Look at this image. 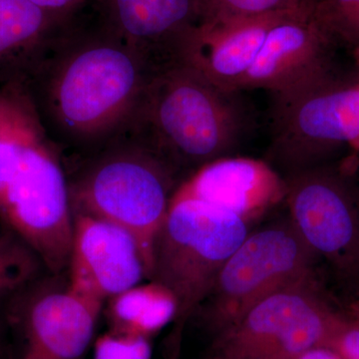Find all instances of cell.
<instances>
[{"label": "cell", "instance_id": "obj_28", "mask_svg": "<svg viewBox=\"0 0 359 359\" xmlns=\"http://www.w3.org/2000/svg\"><path fill=\"white\" fill-rule=\"evenodd\" d=\"M358 61H359V43L358 44Z\"/></svg>", "mask_w": 359, "mask_h": 359}, {"label": "cell", "instance_id": "obj_17", "mask_svg": "<svg viewBox=\"0 0 359 359\" xmlns=\"http://www.w3.org/2000/svg\"><path fill=\"white\" fill-rule=\"evenodd\" d=\"M106 304L110 332L149 339L174 323L178 313L173 292L155 280L130 287Z\"/></svg>", "mask_w": 359, "mask_h": 359}, {"label": "cell", "instance_id": "obj_7", "mask_svg": "<svg viewBox=\"0 0 359 359\" xmlns=\"http://www.w3.org/2000/svg\"><path fill=\"white\" fill-rule=\"evenodd\" d=\"M320 261L289 218L250 231L226 259L194 316H201L214 337L264 297L294 283L318 278Z\"/></svg>", "mask_w": 359, "mask_h": 359}, {"label": "cell", "instance_id": "obj_18", "mask_svg": "<svg viewBox=\"0 0 359 359\" xmlns=\"http://www.w3.org/2000/svg\"><path fill=\"white\" fill-rule=\"evenodd\" d=\"M314 1L318 0H199L200 23L223 22L301 8Z\"/></svg>", "mask_w": 359, "mask_h": 359}, {"label": "cell", "instance_id": "obj_14", "mask_svg": "<svg viewBox=\"0 0 359 359\" xmlns=\"http://www.w3.org/2000/svg\"><path fill=\"white\" fill-rule=\"evenodd\" d=\"M176 193L231 212L250 226L285 203L287 183L266 160L229 156L194 172Z\"/></svg>", "mask_w": 359, "mask_h": 359}, {"label": "cell", "instance_id": "obj_15", "mask_svg": "<svg viewBox=\"0 0 359 359\" xmlns=\"http://www.w3.org/2000/svg\"><path fill=\"white\" fill-rule=\"evenodd\" d=\"M105 23L156 67L173 62L182 40L199 25V0H101Z\"/></svg>", "mask_w": 359, "mask_h": 359}, {"label": "cell", "instance_id": "obj_19", "mask_svg": "<svg viewBox=\"0 0 359 359\" xmlns=\"http://www.w3.org/2000/svg\"><path fill=\"white\" fill-rule=\"evenodd\" d=\"M37 257L9 231H0V292H13L29 282Z\"/></svg>", "mask_w": 359, "mask_h": 359}, {"label": "cell", "instance_id": "obj_29", "mask_svg": "<svg viewBox=\"0 0 359 359\" xmlns=\"http://www.w3.org/2000/svg\"><path fill=\"white\" fill-rule=\"evenodd\" d=\"M356 302H358V301H356Z\"/></svg>", "mask_w": 359, "mask_h": 359}, {"label": "cell", "instance_id": "obj_21", "mask_svg": "<svg viewBox=\"0 0 359 359\" xmlns=\"http://www.w3.org/2000/svg\"><path fill=\"white\" fill-rule=\"evenodd\" d=\"M359 0H318L316 13L335 39L351 42V32Z\"/></svg>", "mask_w": 359, "mask_h": 359}, {"label": "cell", "instance_id": "obj_24", "mask_svg": "<svg viewBox=\"0 0 359 359\" xmlns=\"http://www.w3.org/2000/svg\"><path fill=\"white\" fill-rule=\"evenodd\" d=\"M297 359H344L337 351L328 346H318L309 349Z\"/></svg>", "mask_w": 359, "mask_h": 359}, {"label": "cell", "instance_id": "obj_12", "mask_svg": "<svg viewBox=\"0 0 359 359\" xmlns=\"http://www.w3.org/2000/svg\"><path fill=\"white\" fill-rule=\"evenodd\" d=\"M102 309L68 283L26 292L15 311L25 339L20 359H83Z\"/></svg>", "mask_w": 359, "mask_h": 359}, {"label": "cell", "instance_id": "obj_5", "mask_svg": "<svg viewBox=\"0 0 359 359\" xmlns=\"http://www.w3.org/2000/svg\"><path fill=\"white\" fill-rule=\"evenodd\" d=\"M250 226L231 212L175 192L156 238L150 278L176 297L174 341L209 294L226 259L249 235Z\"/></svg>", "mask_w": 359, "mask_h": 359}, {"label": "cell", "instance_id": "obj_27", "mask_svg": "<svg viewBox=\"0 0 359 359\" xmlns=\"http://www.w3.org/2000/svg\"><path fill=\"white\" fill-rule=\"evenodd\" d=\"M351 148H353L354 150L358 151L359 152V137L353 142V145H351Z\"/></svg>", "mask_w": 359, "mask_h": 359}, {"label": "cell", "instance_id": "obj_13", "mask_svg": "<svg viewBox=\"0 0 359 359\" xmlns=\"http://www.w3.org/2000/svg\"><path fill=\"white\" fill-rule=\"evenodd\" d=\"M297 9L299 8L223 22L200 23L182 40L175 61L195 68L222 88L241 92L266 35L276 23Z\"/></svg>", "mask_w": 359, "mask_h": 359}, {"label": "cell", "instance_id": "obj_25", "mask_svg": "<svg viewBox=\"0 0 359 359\" xmlns=\"http://www.w3.org/2000/svg\"><path fill=\"white\" fill-rule=\"evenodd\" d=\"M346 313L359 327V302H353L346 309Z\"/></svg>", "mask_w": 359, "mask_h": 359}, {"label": "cell", "instance_id": "obj_22", "mask_svg": "<svg viewBox=\"0 0 359 359\" xmlns=\"http://www.w3.org/2000/svg\"><path fill=\"white\" fill-rule=\"evenodd\" d=\"M327 346L344 359H359V327L346 311L340 313Z\"/></svg>", "mask_w": 359, "mask_h": 359}, {"label": "cell", "instance_id": "obj_1", "mask_svg": "<svg viewBox=\"0 0 359 359\" xmlns=\"http://www.w3.org/2000/svg\"><path fill=\"white\" fill-rule=\"evenodd\" d=\"M156 70L104 23L96 32H52L20 82L47 133L94 143L122 128Z\"/></svg>", "mask_w": 359, "mask_h": 359}, {"label": "cell", "instance_id": "obj_2", "mask_svg": "<svg viewBox=\"0 0 359 359\" xmlns=\"http://www.w3.org/2000/svg\"><path fill=\"white\" fill-rule=\"evenodd\" d=\"M22 84L0 85V223L52 273L68 268L69 185Z\"/></svg>", "mask_w": 359, "mask_h": 359}, {"label": "cell", "instance_id": "obj_26", "mask_svg": "<svg viewBox=\"0 0 359 359\" xmlns=\"http://www.w3.org/2000/svg\"><path fill=\"white\" fill-rule=\"evenodd\" d=\"M351 42L356 44L359 43V7L353 21V32H351Z\"/></svg>", "mask_w": 359, "mask_h": 359}, {"label": "cell", "instance_id": "obj_10", "mask_svg": "<svg viewBox=\"0 0 359 359\" xmlns=\"http://www.w3.org/2000/svg\"><path fill=\"white\" fill-rule=\"evenodd\" d=\"M67 269L71 289L102 306L116 294L150 280L145 254L131 231L81 212H73Z\"/></svg>", "mask_w": 359, "mask_h": 359}, {"label": "cell", "instance_id": "obj_23", "mask_svg": "<svg viewBox=\"0 0 359 359\" xmlns=\"http://www.w3.org/2000/svg\"><path fill=\"white\" fill-rule=\"evenodd\" d=\"M28 1L45 11L63 15L90 0H28ZM95 1H101V0H95Z\"/></svg>", "mask_w": 359, "mask_h": 359}, {"label": "cell", "instance_id": "obj_20", "mask_svg": "<svg viewBox=\"0 0 359 359\" xmlns=\"http://www.w3.org/2000/svg\"><path fill=\"white\" fill-rule=\"evenodd\" d=\"M93 359H152L150 339L108 332L96 339Z\"/></svg>", "mask_w": 359, "mask_h": 359}, {"label": "cell", "instance_id": "obj_11", "mask_svg": "<svg viewBox=\"0 0 359 359\" xmlns=\"http://www.w3.org/2000/svg\"><path fill=\"white\" fill-rule=\"evenodd\" d=\"M316 6V1L297 9L271 28L241 91L276 94L332 70L330 50L337 39Z\"/></svg>", "mask_w": 359, "mask_h": 359}, {"label": "cell", "instance_id": "obj_9", "mask_svg": "<svg viewBox=\"0 0 359 359\" xmlns=\"http://www.w3.org/2000/svg\"><path fill=\"white\" fill-rule=\"evenodd\" d=\"M285 179L287 218L295 231L359 294V195L353 182L328 163Z\"/></svg>", "mask_w": 359, "mask_h": 359}, {"label": "cell", "instance_id": "obj_6", "mask_svg": "<svg viewBox=\"0 0 359 359\" xmlns=\"http://www.w3.org/2000/svg\"><path fill=\"white\" fill-rule=\"evenodd\" d=\"M266 161L283 178L327 164L359 137V83L318 75L273 94Z\"/></svg>", "mask_w": 359, "mask_h": 359}, {"label": "cell", "instance_id": "obj_30", "mask_svg": "<svg viewBox=\"0 0 359 359\" xmlns=\"http://www.w3.org/2000/svg\"></svg>", "mask_w": 359, "mask_h": 359}, {"label": "cell", "instance_id": "obj_16", "mask_svg": "<svg viewBox=\"0 0 359 359\" xmlns=\"http://www.w3.org/2000/svg\"><path fill=\"white\" fill-rule=\"evenodd\" d=\"M58 18L28 0H0V85L20 81Z\"/></svg>", "mask_w": 359, "mask_h": 359}, {"label": "cell", "instance_id": "obj_3", "mask_svg": "<svg viewBox=\"0 0 359 359\" xmlns=\"http://www.w3.org/2000/svg\"><path fill=\"white\" fill-rule=\"evenodd\" d=\"M238 95L173 61L153 73L119 132L189 177L231 156L247 133L249 116Z\"/></svg>", "mask_w": 359, "mask_h": 359}, {"label": "cell", "instance_id": "obj_4", "mask_svg": "<svg viewBox=\"0 0 359 359\" xmlns=\"http://www.w3.org/2000/svg\"><path fill=\"white\" fill-rule=\"evenodd\" d=\"M118 142L68 181L71 208L131 231L144 250L151 278L156 238L185 178L150 149L128 139Z\"/></svg>", "mask_w": 359, "mask_h": 359}, {"label": "cell", "instance_id": "obj_8", "mask_svg": "<svg viewBox=\"0 0 359 359\" xmlns=\"http://www.w3.org/2000/svg\"><path fill=\"white\" fill-rule=\"evenodd\" d=\"M341 313L320 278L302 280L264 297L214 335L207 359H297L327 346Z\"/></svg>", "mask_w": 359, "mask_h": 359}]
</instances>
